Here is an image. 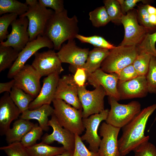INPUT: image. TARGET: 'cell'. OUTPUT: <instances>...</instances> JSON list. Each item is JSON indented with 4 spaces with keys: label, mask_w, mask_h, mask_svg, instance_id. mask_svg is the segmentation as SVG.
<instances>
[{
    "label": "cell",
    "mask_w": 156,
    "mask_h": 156,
    "mask_svg": "<svg viewBox=\"0 0 156 156\" xmlns=\"http://www.w3.org/2000/svg\"><path fill=\"white\" fill-rule=\"evenodd\" d=\"M156 109V104L144 108L122 128V135L118 140L121 156L126 155L142 143L149 140V136H145L144 132L149 117Z\"/></svg>",
    "instance_id": "cell-1"
},
{
    "label": "cell",
    "mask_w": 156,
    "mask_h": 156,
    "mask_svg": "<svg viewBox=\"0 0 156 156\" xmlns=\"http://www.w3.org/2000/svg\"><path fill=\"white\" fill-rule=\"evenodd\" d=\"M78 22L76 15L68 17L66 10L60 13L55 12L47 23L43 36L53 42L55 50H59L63 42L74 39L79 34Z\"/></svg>",
    "instance_id": "cell-2"
},
{
    "label": "cell",
    "mask_w": 156,
    "mask_h": 156,
    "mask_svg": "<svg viewBox=\"0 0 156 156\" xmlns=\"http://www.w3.org/2000/svg\"><path fill=\"white\" fill-rule=\"evenodd\" d=\"M53 114L60 125L74 134L81 135L84 131L82 110L72 107L64 101L54 99Z\"/></svg>",
    "instance_id": "cell-3"
},
{
    "label": "cell",
    "mask_w": 156,
    "mask_h": 156,
    "mask_svg": "<svg viewBox=\"0 0 156 156\" xmlns=\"http://www.w3.org/2000/svg\"><path fill=\"white\" fill-rule=\"evenodd\" d=\"M139 53L136 46H116L109 50L100 68L107 73H117L125 67L132 64Z\"/></svg>",
    "instance_id": "cell-4"
},
{
    "label": "cell",
    "mask_w": 156,
    "mask_h": 156,
    "mask_svg": "<svg viewBox=\"0 0 156 156\" xmlns=\"http://www.w3.org/2000/svg\"><path fill=\"white\" fill-rule=\"evenodd\" d=\"M110 109L105 122L114 127L121 128L132 120L141 111V105L138 101H132L127 104H121L109 97Z\"/></svg>",
    "instance_id": "cell-5"
},
{
    "label": "cell",
    "mask_w": 156,
    "mask_h": 156,
    "mask_svg": "<svg viewBox=\"0 0 156 156\" xmlns=\"http://www.w3.org/2000/svg\"><path fill=\"white\" fill-rule=\"evenodd\" d=\"M87 83L83 86H78V96L81 104L83 118L100 113L104 109V99L106 92L101 86L93 90L86 89Z\"/></svg>",
    "instance_id": "cell-6"
},
{
    "label": "cell",
    "mask_w": 156,
    "mask_h": 156,
    "mask_svg": "<svg viewBox=\"0 0 156 156\" xmlns=\"http://www.w3.org/2000/svg\"><path fill=\"white\" fill-rule=\"evenodd\" d=\"M28 7V11L20 16L26 17L28 20V31L30 41L36 39L40 35L43 36L47 23L55 12L47 9L39 1L36 4Z\"/></svg>",
    "instance_id": "cell-7"
},
{
    "label": "cell",
    "mask_w": 156,
    "mask_h": 156,
    "mask_svg": "<svg viewBox=\"0 0 156 156\" xmlns=\"http://www.w3.org/2000/svg\"><path fill=\"white\" fill-rule=\"evenodd\" d=\"M121 22L124 27L125 34L119 45L137 46L149 33L146 28L138 24L136 10L134 9L123 15Z\"/></svg>",
    "instance_id": "cell-8"
},
{
    "label": "cell",
    "mask_w": 156,
    "mask_h": 156,
    "mask_svg": "<svg viewBox=\"0 0 156 156\" xmlns=\"http://www.w3.org/2000/svg\"><path fill=\"white\" fill-rule=\"evenodd\" d=\"M89 51V48L78 47L74 39L68 40L63 44L57 53L62 63L69 64V70L74 74L78 68H82L85 64Z\"/></svg>",
    "instance_id": "cell-9"
},
{
    "label": "cell",
    "mask_w": 156,
    "mask_h": 156,
    "mask_svg": "<svg viewBox=\"0 0 156 156\" xmlns=\"http://www.w3.org/2000/svg\"><path fill=\"white\" fill-rule=\"evenodd\" d=\"M42 77L31 65L25 64L14 76V86L36 98L41 88L40 80Z\"/></svg>",
    "instance_id": "cell-10"
},
{
    "label": "cell",
    "mask_w": 156,
    "mask_h": 156,
    "mask_svg": "<svg viewBox=\"0 0 156 156\" xmlns=\"http://www.w3.org/2000/svg\"><path fill=\"white\" fill-rule=\"evenodd\" d=\"M44 47L49 49L54 48L53 42L44 36L40 35L35 39L29 41L20 52L17 59L10 68L7 75L8 78H13L33 55L40 49Z\"/></svg>",
    "instance_id": "cell-11"
},
{
    "label": "cell",
    "mask_w": 156,
    "mask_h": 156,
    "mask_svg": "<svg viewBox=\"0 0 156 156\" xmlns=\"http://www.w3.org/2000/svg\"><path fill=\"white\" fill-rule=\"evenodd\" d=\"M109 110L104 109L100 113L83 118L86 131L81 138L82 141H85L89 144V149L92 151L97 153L98 151L101 139L98 134V130L101 122L106 119Z\"/></svg>",
    "instance_id": "cell-12"
},
{
    "label": "cell",
    "mask_w": 156,
    "mask_h": 156,
    "mask_svg": "<svg viewBox=\"0 0 156 156\" xmlns=\"http://www.w3.org/2000/svg\"><path fill=\"white\" fill-rule=\"evenodd\" d=\"M48 125L52 128L53 131L51 134H44L42 138L41 142L49 145L54 141H57L63 145L66 151L73 153L75 134L62 127L53 114L49 120Z\"/></svg>",
    "instance_id": "cell-13"
},
{
    "label": "cell",
    "mask_w": 156,
    "mask_h": 156,
    "mask_svg": "<svg viewBox=\"0 0 156 156\" xmlns=\"http://www.w3.org/2000/svg\"><path fill=\"white\" fill-rule=\"evenodd\" d=\"M120 128L105 122L99 127V134L102 137L97 152L99 156H121L119 149L118 137Z\"/></svg>",
    "instance_id": "cell-14"
},
{
    "label": "cell",
    "mask_w": 156,
    "mask_h": 156,
    "mask_svg": "<svg viewBox=\"0 0 156 156\" xmlns=\"http://www.w3.org/2000/svg\"><path fill=\"white\" fill-rule=\"evenodd\" d=\"M29 21L25 16H19L11 23L12 31L5 41L0 42L3 46L11 47L20 52L29 41V36L27 28Z\"/></svg>",
    "instance_id": "cell-15"
},
{
    "label": "cell",
    "mask_w": 156,
    "mask_h": 156,
    "mask_svg": "<svg viewBox=\"0 0 156 156\" xmlns=\"http://www.w3.org/2000/svg\"><path fill=\"white\" fill-rule=\"evenodd\" d=\"M34 55L31 65L42 77L55 73L60 74L64 71L62 63L54 50L37 52Z\"/></svg>",
    "instance_id": "cell-16"
},
{
    "label": "cell",
    "mask_w": 156,
    "mask_h": 156,
    "mask_svg": "<svg viewBox=\"0 0 156 156\" xmlns=\"http://www.w3.org/2000/svg\"><path fill=\"white\" fill-rule=\"evenodd\" d=\"M54 99L62 100L76 109L82 110L78 96V86L73 75H66L60 78Z\"/></svg>",
    "instance_id": "cell-17"
},
{
    "label": "cell",
    "mask_w": 156,
    "mask_h": 156,
    "mask_svg": "<svg viewBox=\"0 0 156 156\" xmlns=\"http://www.w3.org/2000/svg\"><path fill=\"white\" fill-rule=\"evenodd\" d=\"M87 75V80L94 88L101 86L105 90L106 95L118 101L120 98L117 89L118 77L116 73H107L100 68Z\"/></svg>",
    "instance_id": "cell-18"
},
{
    "label": "cell",
    "mask_w": 156,
    "mask_h": 156,
    "mask_svg": "<svg viewBox=\"0 0 156 156\" xmlns=\"http://www.w3.org/2000/svg\"><path fill=\"white\" fill-rule=\"evenodd\" d=\"M117 89L120 100L143 98L148 93L146 76H138L126 81H118Z\"/></svg>",
    "instance_id": "cell-19"
},
{
    "label": "cell",
    "mask_w": 156,
    "mask_h": 156,
    "mask_svg": "<svg viewBox=\"0 0 156 156\" xmlns=\"http://www.w3.org/2000/svg\"><path fill=\"white\" fill-rule=\"evenodd\" d=\"M22 112L5 92L0 99V134L5 135L13 121L18 118Z\"/></svg>",
    "instance_id": "cell-20"
},
{
    "label": "cell",
    "mask_w": 156,
    "mask_h": 156,
    "mask_svg": "<svg viewBox=\"0 0 156 156\" xmlns=\"http://www.w3.org/2000/svg\"><path fill=\"white\" fill-rule=\"evenodd\" d=\"M59 74L55 73L43 79V85L38 96L29 104L28 109H36L45 104L50 105L54 99Z\"/></svg>",
    "instance_id": "cell-21"
},
{
    "label": "cell",
    "mask_w": 156,
    "mask_h": 156,
    "mask_svg": "<svg viewBox=\"0 0 156 156\" xmlns=\"http://www.w3.org/2000/svg\"><path fill=\"white\" fill-rule=\"evenodd\" d=\"M54 113V108L50 105L45 104L36 109H27L21 113L20 118L29 120H37L39 126L43 131H47L49 129L48 125V117L52 116Z\"/></svg>",
    "instance_id": "cell-22"
},
{
    "label": "cell",
    "mask_w": 156,
    "mask_h": 156,
    "mask_svg": "<svg viewBox=\"0 0 156 156\" xmlns=\"http://www.w3.org/2000/svg\"><path fill=\"white\" fill-rule=\"evenodd\" d=\"M35 125L29 120L20 118L13 123L12 127L6 132L5 140L8 144L20 142L22 138Z\"/></svg>",
    "instance_id": "cell-23"
},
{
    "label": "cell",
    "mask_w": 156,
    "mask_h": 156,
    "mask_svg": "<svg viewBox=\"0 0 156 156\" xmlns=\"http://www.w3.org/2000/svg\"><path fill=\"white\" fill-rule=\"evenodd\" d=\"M109 50L94 48L89 51L87 60L82 68L86 74L92 73L100 68L102 63L108 55Z\"/></svg>",
    "instance_id": "cell-24"
},
{
    "label": "cell",
    "mask_w": 156,
    "mask_h": 156,
    "mask_svg": "<svg viewBox=\"0 0 156 156\" xmlns=\"http://www.w3.org/2000/svg\"><path fill=\"white\" fill-rule=\"evenodd\" d=\"M27 148L30 156H55L66 151L63 146H51L42 142Z\"/></svg>",
    "instance_id": "cell-25"
},
{
    "label": "cell",
    "mask_w": 156,
    "mask_h": 156,
    "mask_svg": "<svg viewBox=\"0 0 156 156\" xmlns=\"http://www.w3.org/2000/svg\"><path fill=\"white\" fill-rule=\"evenodd\" d=\"M10 95L22 113L28 109L29 104L34 99L31 95L14 86L10 93Z\"/></svg>",
    "instance_id": "cell-26"
},
{
    "label": "cell",
    "mask_w": 156,
    "mask_h": 156,
    "mask_svg": "<svg viewBox=\"0 0 156 156\" xmlns=\"http://www.w3.org/2000/svg\"><path fill=\"white\" fill-rule=\"evenodd\" d=\"M28 6L25 3L16 0H0V15L14 13L21 16L28 10Z\"/></svg>",
    "instance_id": "cell-27"
},
{
    "label": "cell",
    "mask_w": 156,
    "mask_h": 156,
    "mask_svg": "<svg viewBox=\"0 0 156 156\" xmlns=\"http://www.w3.org/2000/svg\"><path fill=\"white\" fill-rule=\"evenodd\" d=\"M19 52L11 47L0 44V72L10 68L17 59Z\"/></svg>",
    "instance_id": "cell-28"
},
{
    "label": "cell",
    "mask_w": 156,
    "mask_h": 156,
    "mask_svg": "<svg viewBox=\"0 0 156 156\" xmlns=\"http://www.w3.org/2000/svg\"><path fill=\"white\" fill-rule=\"evenodd\" d=\"M103 2L111 21L115 24L121 23L123 14L118 0H105Z\"/></svg>",
    "instance_id": "cell-29"
},
{
    "label": "cell",
    "mask_w": 156,
    "mask_h": 156,
    "mask_svg": "<svg viewBox=\"0 0 156 156\" xmlns=\"http://www.w3.org/2000/svg\"><path fill=\"white\" fill-rule=\"evenodd\" d=\"M89 15L93 26L95 27L104 26L111 21L104 6L98 7L91 11Z\"/></svg>",
    "instance_id": "cell-30"
},
{
    "label": "cell",
    "mask_w": 156,
    "mask_h": 156,
    "mask_svg": "<svg viewBox=\"0 0 156 156\" xmlns=\"http://www.w3.org/2000/svg\"><path fill=\"white\" fill-rule=\"evenodd\" d=\"M82 43L90 44L95 48L110 50L116 46L108 42L102 37L97 35L85 36L78 34L76 38Z\"/></svg>",
    "instance_id": "cell-31"
},
{
    "label": "cell",
    "mask_w": 156,
    "mask_h": 156,
    "mask_svg": "<svg viewBox=\"0 0 156 156\" xmlns=\"http://www.w3.org/2000/svg\"><path fill=\"white\" fill-rule=\"evenodd\" d=\"M151 55L140 51L132 64L138 76H146L148 72Z\"/></svg>",
    "instance_id": "cell-32"
},
{
    "label": "cell",
    "mask_w": 156,
    "mask_h": 156,
    "mask_svg": "<svg viewBox=\"0 0 156 156\" xmlns=\"http://www.w3.org/2000/svg\"><path fill=\"white\" fill-rule=\"evenodd\" d=\"M156 31L147 34L137 47L140 51H142L156 57Z\"/></svg>",
    "instance_id": "cell-33"
},
{
    "label": "cell",
    "mask_w": 156,
    "mask_h": 156,
    "mask_svg": "<svg viewBox=\"0 0 156 156\" xmlns=\"http://www.w3.org/2000/svg\"><path fill=\"white\" fill-rule=\"evenodd\" d=\"M43 133V130L37 124L22 138L21 143L25 147L28 148L36 144L39 140Z\"/></svg>",
    "instance_id": "cell-34"
},
{
    "label": "cell",
    "mask_w": 156,
    "mask_h": 156,
    "mask_svg": "<svg viewBox=\"0 0 156 156\" xmlns=\"http://www.w3.org/2000/svg\"><path fill=\"white\" fill-rule=\"evenodd\" d=\"M148 93L156 94V57L152 56L146 75Z\"/></svg>",
    "instance_id": "cell-35"
},
{
    "label": "cell",
    "mask_w": 156,
    "mask_h": 156,
    "mask_svg": "<svg viewBox=\"0 0 156 156\" xmlns=\"http://www.w3.org/2000/svg\"><path fill=\"white\" fill-rule=\"evenodd\" d=\"M8 156H30L27 148L21 142H14L0 147Z\"/></svg>",
    "instance_id": "cell-36"
},
{
    "label": "cell",
    "mask_w": 156,
    "mask_h": 156,
    "mask_svg": "<svg viewBox=\"0 0 156 156\" xmlns=\"http://www.w3.org/2000/svg\"><path fill=\"white\" fill-rule=\"evenodd\" d=\"M18 15L14 13H7L3 14L0 17V42H3L7 39L9 34L8 29L9 25L15 19Z\"/></svg>",
    "instance_id": "cell-37"
},
{
    "label": "cell",
    "mask_w": 156,
    "mask_h": 156,
    "mask_svg": "<svg viewBox=\"0 0 156 156\" xmlns=\"http://www.w3.org/2000/svg\"><path fill=\"white\" fill-rule=\"evenodd\" d=\"M75 145L72 156H99L98 153L88 149L81 139L79 135L75 134Z\"/></svg>",
    "instance_id": "cell-38"
},
{
    "label": "cell",
    "mask_w": 156,
    "mask_h": 156,
    "mask_svg": "<svg viewBox=\"0 0 156 156\" xmlns=\"http://www.w3.org/2000/svg\"><path fill=\"white\" fill-rule=\"evenodd\" d=\"M145 141L133 151L135 156H156V147L152 143Z\"/></svg>",
    "instance_id": "cell-39"
},
{
    "label": "cell",
    "mask_w": 156,
    "mask_h": 156,
    "mask_svg": "<svg viewBox=\"0 0 156 156\" xmlns=\"http://www.w3.org/2000/svg\"><path fill=\"white\" fill-rule=\"evenodd\" d=\"M146 4L139 6L137 10V18L144 27L148 31L149 33H153L155 30L151 25L149 21V14L146 9Z\"/></svg>",
    "instance_id": "cell-40"
},
{
    "label": "cell",
    "mask_w": 156,
    "mask_h": 156,
    "mask_svg": "<svg viewBox=\"0 0 156 156\" xmlns=\"http://www.w3.org/2000/svg\"><path fill=\"white\" fill-rule=\"evenodd\" d=\"M117 74L118 81H129L138 76L132 64L125 67Z\"/></svg>",
    "instance_id": "cell-41"
},
{
    "label": "cell",
    "mask_w": 156,
    "mask_h": 156,
    "mask_svg": "<svg viewBox=\"0 0 156 156\" xmlns=\"http://www.w3.org/2000/svg\"><path fill=\"white\" fill-rule=\"evenodd\" d=\"M38 1L42 6L53 9L56 13L62 12L65 9L64 7V1L62 0H39Z\"/></svg>",
    "instance_id": "cell-42"
},
{
    "label": "cell",
    "mask_w": 156,
    "mask_h": 156,
    "mask_svg": "<svg viewBox=\"0 0 156 156\" xmlns=\"http://www.w3.org/2000/svg\"><path fill=\"white\" fill-rule=\"evenodd\" d=\"M121 6L123 15L129 11L134 9L133 8L137 5V3L140 2H142L144 4H148L150 1L142 0H118Z\"/></svg>",
    "instance_id": "cell-43"
},
{
    "label": "cell",
    "mask_w": 156,
    "mask_h": 156,
    "mask_svg": "<svg viewBox=\"0 0 156 156\" xmlns=\"http://www.w3.org/2000/svg\"><path fill=\"white\" fill-rule=\"evenodd\" d=\"M73 77L75 82L78 87H82L86 84L87 75L83 68H77L73 75Z\"/></svg>",
    "instance_id": "cell-44"
},
{
    "label": "cell",
    "mask_w": 156,
    "mask_h": 156,
    "mask_svg": "<svg viewBox=\"0 0 156 156\" xmlns=\"http://www.w3.org/2000/svg\"><path fill=\"white\" fill-rule=\"evenodd\" d=\"M14 86V80H12L5 83H0V93L4 92L10 93L13 86Z\"/></svg>",
    "instance_id": "cell-45"
},
{
    "label": "cell",
    "mask_w": 156,
    "mask_h": 156,
    "mask_svg": "<svg viewBox=\"0 0 156 156\" xmlns=\"http://www.w3.org/2000/svg\"><path fill=\"white\" fill-rule=\"evenodd\" d=\"M38 2L36 0H26L25 3L28 6H31L36 4Z\"/></svg>",
    "instance_id": "cell-46"
},
{
    "label": "cell",
    "mask_w": 156,
    "mask_h": 156,
    "mask_svg": "<svg viewBox=\"0 0 156 156\" xmlns=\"http://www.w3.org/2000/svg\"><path fill=\"white\" fill-rule=\"evenodd\" d=\"M73 153L65 151L63 153L55 156H72Z\"/></svg>",
    "instance_id": "cell-47"
},
{
    "label": "cell",
    "mask_w": 156,
    "mask_h": 156,
    "mask_svg": "<svg viewBox=\"0 0 156 156\" xmlns=\"http://www.w3.org/2000/svg\"><path fill=\"white\" fill-rule=\"evenodd\" d=\"M156 117H155V119H154V122H153V123L155 122L156 121Z\"/></svg>",
    "instance_id": "cell-48"
}]
</instances>
